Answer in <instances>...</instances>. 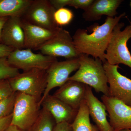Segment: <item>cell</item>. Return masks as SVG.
I'll return each instance as SVG.
<instances>
[{
	"label": "cell",
	"mask_w": 131,
	"mask_h": 131,
	"mask_svg": "<svg viewBox=\"0 0 131 131\" xmlns=\"http://www.w3.org/2000/svg\"><path fill=\"white\" fill-rule=\"evenodd\" d=\"M125 15L126 13H124L114 18L107 17L102 25L96 24L90 27L89 28L91 29V33L89 34L88 31L84 29H77L72 37L79 54L99 58L103 63L105 62L106 50L113 30Z\"/></svg>",
	"instance_id": "1"
},
{
	"label": "cell",
	"mask_w": 131,
	"mask_h": 131,
	"mask_svg": "<svg viewBox=\"0 0 131 131\" xmlns=\"http://www.w3.org/2000/svg\"><path fill=\"white\" fill-rule=\"evenodd\" d=\"M80 67L69 80L80 82L94 88L97 93L110 96L107 77L103 63L99 58H94L86 54L78 57Z\"/></svg>",
	"instance_id": "2"
},
{
	"label": "cell",
	"mask_w": 131,
	"mask_h": 131,
	"mask_svg": "<svg viewBox=\"0 0 131 131\" xmlns=\"http://www.w3.org/2000/svg\"><path fill=\"white\" fill-rule=\"evenodd\" d=\"M125 26L119 22L113 30L106 50L105 58L112 65L122 64L131 69V54L127 47L128 40L131 38V24L122 30Z\"/></svg>",
	"instance_id": "3"
},
{
	"label": "cell",
	"mask_w": 131,
	"mask_h": 131,
	"mask_svg": "<svg viewBox=\"0 0 131 131\" xmlns=\"http://www.w3.org/2000/svg\"><path fill=\"white\" fill-rule=\"evenodd\" d=\"M8 80L14 93L20 92L30 95L39 102L47 86V72L33 69L19 73Z\"/></svg>",
	"instance_id": "4"
},
{
	"label": "cell",
	"mask_w": 131,
	"mask_h": 131,
	"mask_svg": "<svg viewBox=\"0 0 131 131\" xmlns=\"http://www.w3.org/2000/svg\"><path fill=\"white\" fill-rule=\"evenodd\" d=\"M41 107L34 97L16 92L11 125L22 130L26 131L38 119Z\"/></svg>",
	"instance_id": "5"
},
{
	"label": "cell",
	"mask_w": 131,
	"mask_h": 131,
	"mask_svg": "<svg viewBox=\"0 0 131 131\" xmlns=\"http://www.w3.org/2000/svg\"><path fill=\"white\" fill-rule=\"evenodd\" d=\"M10 65L23 71L39 69L47 70L57 58L49 56L42 53H35L30 49H16L7 57Z\"/></svg>",
	"instance_id": "6"
},
{
	"label": "cell",
	"mask_w": 131,
	"mask_h": 131,
	"mask_svg": "<svg viewBox=\"0 0 131 131\" xmlns=\"http://www.w3.org/2000/svg\"><path fill=\"white\" fill-rule=\"evenodd\" d=\"M37 50L46 56L55 58L62 57L66 59L77 58L80 55L70 34L61 27Z\"/></svg>",
	"instance_id": "7"
},
{
	"label": "cell",
	"mask_w": 131,
	"mask_h": 131,
	"mask_svg": "<svg viewBox=\"0 0 131 131\" xmlns=\"http://www.w3.org/2000/svg\"><path fill=\"white\" fill-rule=\"evenodd\" d=\"M56 10L49 0H32L21 18L43 28L56 30L60 27L54 21Z\"/></svg>",
	"instance_id": "8"
},
{
	"label": "cell",
	"mask_w": 131,
	"mask_h": 131,
	"mask_svg": "<svg viewBox=\"0 0 131 131\" xmlns=\"http://www.w3.org/2000/svg\"><path fill=\"white\" fill-rule=\"evenodd\" d=\"M103 66L109 84L110 96L131 107V79L119 72V65H112L106 61Z\"/></svg>",
	"instance_id": "9"
},
{
	"label": "cell",
	"mask_w": 131,
	"mask_h": 131,
	"mask_svg": "<svg viewBox=\"0 0 131 131\" xmlns=\"http://www.w3.org/2000/svg\"><path fill=\"white\" fill-rule=\"evenodd\" d=\"M79 67L78 57L67 59L61 62L57 61L52 64L46 70L47 86L39 104L49 94L52 90L57 87H61L68 81L70 74L73 71L77 70Z\"/></svg>",
	"instance_id": "10"
},
{
	"label": "cell",
	"mask_w": 131,
	"mask_h": 131,
	"mask_svg": "<svg viewBox=\"0 0 131 131\" xmlns=\"http://www.w3.org/2000/svg\"><path fill=\"white\" fill-rule=\"evenodd\" d=\"M101 99L108 113L113 131L131 130V107L111 96L103 95Z\"/></svg>",
	"instance_id": "11"
},
{
	"label": "cell",
	"mask_w": 131,
	"mask_h": 131,
	"mask_svg": "<svg viewBox=\"0 0 131 131\" xmlns=\"http://www.w3.org/2000/svg\"><path fill=\"white\" fill-rule=\"evenodd\" d=\"M25 37L21 18L9 17L5 22L0 37V43L16 49H24Z\"/></svg>",
	"instance_id": "12"
},
{
	"label": "cell",
	"mask_w": 131,
	"mask_h": 131,
	"mask_svg": "<svg viewBox=\"0 0 131 131\" xmlns=\"http://www.w3.org/2000/svg\"><path fill=\"white\" fill-rule=\"evenodd\" d=\"M87 86L80 82L68 80L59 87L53 95L71 107L78 110L85 98Z\"/></svg>",
	"instance_id": "13"
},
{
	"label": "cell",
	"mask_w": 131,
	"mask_h": 131,
	"mask_svg": "<svg viewBox=\"0 0 131 131\" xmlns=\"http://www.w3.org/2000/svg\"><path fill=\"white\" fill-rule=\"evenodd\" d=\"M25 34V49H38L57 33L60 27L51 30L31 24L21 19Z\"/></svg>",
	"instance_id": "14"
},
{
	"label": "cell",
	"mask_w": 131,
	"mask_h": 131,
	"mask_svg": "<svg viewBox=\"0 0 131 131\" xmlns=\"http://www.w3.org/2000/svg\"><path fill=\"white\" fill-rule=\"evenodd\" d=\"M39 105L50 113L56 124L63 122L71 124L74 119L78 111L53 95L50 94L46 96Z\"/></svg>",
	"instance_id": "15"
},
{
	"label": "cell",
	"mask_w": 131,
	"mask_h": 131,
	"mask_svg": "<svg viewBox=\"0 0 131 131\" xmlns=\"http://www.w3.org/2000/svg\"><path fill=\"white\" fill-rule=\"evenodd\" d=\"M92 88L87 85L84 100L86 102L90 115L100 131H113L108 121L106 108L103 102L94 95Z\"/></svg>",
	"instance_id": "16"
},
{
	"label": "cell",
	"mask_w": 131,
	"mask_h": 131,
	"mask_svg": "<svg viewBox=\"0 0 131 131\" xmlns=\"http://www.w3.org/2000/svg\"><path fill=\"white\" fill-rule=\"evenodd\" d=\"M123 0H94L88 9L82 14L86 21H95L100 19L103 15L114 18L118 14L117 9Z\"/></svg>",
	"instance_id": "17"
},
{
	"label": "cell",
	"mask_w": 131,
	"mask_h": 131,
	"mask_svg": "<svg viewBox=\"0 0 131 131\" xmlns=\"http://www.w3.org/2000/svg\"><path fill=\"white\" fill-rule=\"evenodd\" d=\"M32 0H0V17L21 18Z\"/></svg>",
	"instance_id": "18"
},
{
	"label": "cell",
	"mask_w": 131,
	"mask_h": 131,
	"mask_svg": "<svg viewBox=\"0 0 131 131\" xmlns=\"http://www.w3.org/2000/svg\"><path fill=\"white\" fill-rule=\"evenodd\" d=\"M86 102L82 101L76 116L71 124L73 131H100L96 125L91 124Z\"/></svg>",
	"instance_id": "19"
},
{
	"label": "cell",
	"mask_w": 131,
	"mask_h": 131,
	"mask_svg": "<svg viewBox=\"0 0 131 131\" xmlns=\"http://www.w3.org/2000/svg\"><path fill=\"white\" fill-rule=\"evenodd\" d=\"M56 124L51 115L42 108L36 122L26 131H52Z\"/></svg>",
	"instance_id": "20"
},
{
	"label": "cell",
	"mask_w": 131,
	"mask_h": 131,
	"mask_svg": "<svg viewBox=\"0 0 131 131\" xmlns=\"http://www.w3.org/2000/svg\"><path fill=\"white\" fill-rule=\"evenodd\" d=\"M74 14L72 10L63 7L56 10L54 14L55 23L59 27L69 25L73 20Z\"/></svg>",
	"instance_id": "21"
},
{
	"label": "cell",
	"mask_w": 131,
	"mask_h": 131,
	"mask_svg": "<svg viewBox=\"0 0 131 131\" xmlns=\"http://www.w3.org/2000/svg\"><path fill=\"white\" fill-rule=\"evenodd\" d=\"M19 73V70L8 63L7 57L0 59V80H9Z\"/></svg>",
	"instance_id": "22"
},
{
	"label": "cell",
	"mask_w": 131,
	"mask_h": 131,
	"mask_svg": "<svg viewBox=\"0 0 131 131\" xmlns=\"http://www.w3.org/2000/svg\"><path fill=\"white\" fill-rule=\"evenodd\" d=\"M16 93L0 102V119L12 114L13 110Z\"/></svg>",
	"instance_id": "23"
},
{
	"label": "cell",
	"mask_w": 131,
	"mask_h": 131,
	"mask_svg": "<svg viewBox=\"0 0 131 131\" xmlns=\"http://www.w3.org/2000/svg\"><path fill=\"white\" fill-rule=\"evenodd\" d=\"M8 80H0V102L14 93Z\"/></svg>",
	"instance_id": "24"
},
{
	"label": "cell",
	"mask_w": 131,
	"mask_h": 131,
	"mask_svg": "<svg viewBox=\"0 0 131 131\" xmlns=\"http://www.w3.org/2000/svg\"><path fill=\"white\" fill-rule=\"evenodd\" d=\"M94 0H69L68 6L76 9L86 10L93 2Z\"/></svg>",
	"instance_id": "25"
},
{
	"label": "cell",
	"mask_w": 131,
	"mask_h": 131,
	"mask_svg": "<svg viewBox=\"0 0 131 131\" xmlns=\"http://www.w3.org/2000/svg\"><path fill=\"white\" fill-rule=\"evenodd\" d=\"M52 131H73L70 123L63 122L56 124Z\"/></svg>",
	"instance_id": "26"
},
{
	"label": "cell",
	"mask_w": 131,
	"mask_h": 131,
	"mask_svg": "<svg viewBox=\"0 0 131 131\" xmlns=\"http://www.w3.org/2000/svg\"><path fill=\"white\" fill-rule=\"evenodd\" d=\"M12 113L8 116L0 119V131H5L11 125Z\"/></svg>",
	"instance_id": "27"
},
{
	"label": "cell",
	"mask_w": 131,
	"mask_h": 131,
	"mask_svg": "<svg viewBox=\"0 0 131 131\" xmlns=\"http://www.w3.org/2000/svg\"><path fill=\"white\" fill-rule=\"evenodd\" d=\"M14 50L12 47L0 43V59L7 57Z\"/></svg>",
	"instance_id": "28"
},
{
	"label": "cell",
	"mask_w": 131,
	"mask_h": 131,
	"mask_svg": "<svg viewBox=\"0 0 131 131\" xmlns=\"http://www.w3.org/2000/svg\"><path fill=\"white\" fill-rule=\"evenodd\" d=\"M52 5L56 10L68 6L69 0H49Z\"/></svg>",
	"instance_id": "29"
},
{
	"label": "cell",
	"mask_w": 131,
	"mask_h": 131,
	"mask_svg": "<svg viewBox=\"0 0 131 131\" xmlns=\"http://www.w3.org/2000/svg\"><path fill=\"white\" fill-rule=\"evenodd\" d=\"M8 18L9 17H4V18L0 17V37H1L2 31L4 24H5V22L7 21Z\"/></svg>",
	"instance_id": "30"
},
{
	"label": "cell",
	"mask_w": 131,
	"mask_h": 131,
	"mask_svg": "<svg viewBox=\"0 0 131 131\" xmlns=\"http://www.w3.org/2000/svg\"><path fill=\"white\" fill-rule=\"evenodd\" d=\"M5 131H24L20 130L17 127L10 125Z\"/></svg>",
	"instance_id": "31"
},
{
	"label": "cell",
	"mask_w": 131,
	"mask_h": 131,
	"mask_svg": "<svg viewBox=\"0 0 131 131\" xmlns=\"http://www.w3.org/2000/svg\"><path fill=\"white\" fill-rule=\"evenodd\" d=\"M121 131H131V130H130V129H125V130H122Z\"/></svg>",
	"instance_id": "32"
},
{
	"label": "cell",
	"mask_w": 131,
	"mask_h": 131,
	"mask_svg": "<svg viewBox=\"0 0 131 131\" xmlns=\"http://www.w3.org/2000/svg\"><path fill=\"white\" fill-rule=\"evenodd\" d=\"M130 9H131V0L130 1ZM130 23L131 24V21H130Z\"/></svg>",
	"instance_id": "33"
}]
</instances>
